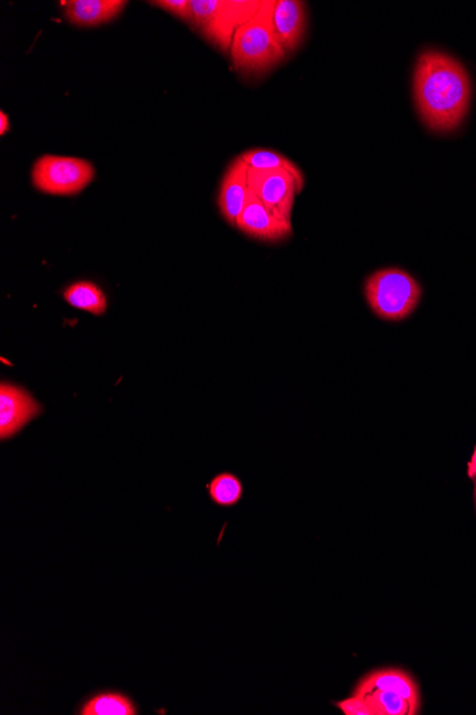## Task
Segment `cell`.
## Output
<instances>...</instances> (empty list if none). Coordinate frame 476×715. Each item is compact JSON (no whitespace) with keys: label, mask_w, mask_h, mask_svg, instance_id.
Segmentation results:
<instances>
[{"label":"cell","mask_w":476,"mask_h":715,"mask_svg":"<svg viewBox=\"0 0 476 715\" xmlns=\"http://www.w3.org/2000/svg\"><path fill=\"white\" fill-rule=\"evenodd\" d=\"M412 92L417 112L428 131L449 134L468 117L473 81L458 59L427 50L418 56Z\"/></svg>","instance_id":"6da1fadb"},{"label":"cell","mask_w":476,"mask_h":715,"mask_svg":"<svg viewBox=\"0 0 476 715\" xmlns=\"http://www.w3.org/2000/svg\"><path fill=\"white\" fill-rule=\"evenodd\" d=\"M276 0H263L256 16L235 33L230 57L239 75L259 78L287 59V52L278 41L273 13Z\"/></svg>","instance_id":"7a4b0ae2"},{"label":"cell","mask_w":476,"mask_h":715,"mask_svg":"<svg viewBox=\"0 0 476 715\" xmlns=\"http://www.w3.org/2000/svg\"><path fill=\"white\" fill-rule=\"evenodd\" d=\"M263 0H191V22L211 46L230 55L239 29L252 21Z\"/></svg>","instance_id":"3957f363"},{"label":"cell","mask_w":476,"mask_h":715,"mask_svg":"<svg viewBox=\"0 0 476 715\" xmlns=\"http://www.w3.org/2000/svg\"><path fill=\"white\" fill-rule=\"evenodd\" d=\"M422 296L420 283L402 268H383L365 282V297L378 318L401 321L412 315Z\"/></svg>","instance_id":"277c9868"},{"label":"cell","mask_w":476,"mask_h":715,"mask_svg":"<svg viewBox=\"0 0 476 715\" xmlns=\"http://www.w3.org/2000/svg\"><path fill=\"white\" fill-rule=\"evenodd\" d=\"M96 176L95 166L80 157L43 155L32 169V184L42 194L75 196Z\"/></svg>","instance_id":"5b68a950"},{"label":"cell","mask_w":476,"mask_h":715,"mask_svg":"<svg viewBox=\"0 0 476 715\" xmlns=\"http://www.w3.org/2000/svg\"><path fill=\"white\" fill-rule=\"evenodd\" d=\"M248 180L250 189L263 205L284 220L291 222L297 195L306 185L305 177H297L284 169H250Z\"/></svg>","instance_id":"8992f818"},{"label":"cell","mask_w":476,"mask_h":715,"mask_svg":"<svg viewBox=\"0 0 476 715\" xmlns=\"http://www.w3.org/2000/svg\"><path fill=\"white\" fill-rule=\"evenodd\" d=\"M43 413L40 402L21 386L2 382L0 385V439L7 441L21 433Z\"/></svg>","instance_id":"52a82bcc"},{"label":"cell","mask_w":476,"mask_h":715,"mask_svg":"<svg viewBox=\"0 0 476 715\" xmlns=\"http://www.w3.org/2000/svg\"><path fill=\"white\" fill-rule=\"evenodd\" d=\"M235 228L245 237L259 240V242L277 243L286 240L292 234V224L284 220L266 205L257 199V196L250 189L247 205L240 215Z\"/></svg>","instance_id":"ba28073f"},{"label":"cell","mask_w":476,"mask_h":715,"mask_svg":"<svg viewBox=\"0 0 476 715\" xmlns=\"http://www.w3.org/2000/svg\"><path fill=\"white\" fill-rule=\"evenodd\" d=\"M250 167L237 157L225 170L219 191V209L225 222L235 226L250 198Z\"/></svg>","instance_id":"9c48e42d"},{"label":"cell","mask_w":476,"mask_h":715,"mask_svg":"<svg viewBox=\"0 0 476 715\" xmlns=\"http://www.w3.org/2000/svg\"><path fill=\"white\" fill-rule=\"evenodd\" d=\"M274 29L284 51L296 54L307 32V8L300 0H276L273 13Z\"/></svg>","instance_id":"30bf717a"},{"label":"cell","mask_w":476,"mask_h":715,"mask_svg":"<svg viewBox=\"0 0 476 715\" xmlns=\"http://www.w3.org/2000/svg\"><path fill=\"white\" fill-rule=\"evenodd\" d=\"M392 691L408 700L416 710L417 714L421 707L420 688L417 681L412 679L407 671L398 669H381L372 671V673L364 675L358 681L357 688L354 690L355 695H367L373 691Z\"/></svg>","instance_id":"8fae6325"},{"label":"cell","mask_w":476,"mask_h":715,"mask_svg":"<svg viewBox=\"0 0 476 715\" xmlns=\"http://www.w3.org/2000/svg\"><path fill=\"white\" fill-rule=\"evenodd\" d=\"M128 4L126 0H66V2H60L66 21L78 28H96L113 22Z\"/></svg>","instance_id":"7c38bea8"},{"label":"cell","mask_w":476,"mask_h":715,"mask_svg":"<svg viewBox=\"0 0 476 715\" xmlns=\"http://www.w3.org/2000/svg\"><path fill=\"white\" fill-rule=\"evenodd\" d=\"M78 715H137V704L122 691H102L80 705Z\"/></svg>","instance_id":"4fadbf2b"},{"label":"cell","mask_w":476,"mask_h":715,"mask_svg":"<svg viewBox=\"0 0 476 715\" xmlns=\"http://www.w3.org/2000/svg\"><path fill=\"white\" fill-rule=\"evenodd\" d=\"M64 299L75 309L93 316H103L108 310V297L102 287L93 282L80 280L71 283L64 290Z\"/></svg>","instance_id":"5bb4252c"},{"label":"cell","mask_w":476,"mask_h":715,"mask_svg":"<svg viewBox=\"0 0 476 715\" xmlns=\"http://www.w3.org/2000/svg\"><path fill=\"white\" fill-rule=\"evenodd\" d=\"M240 157H242L245 165L253 170L284 169L291 172L292 175H296L297 177H305L301 170L298 169L296 163L287 160V157L281 155V153L266 151V148H252V151L242 153Z\"/></svg>","instance_id":"9a60e30c"},{"label":"cell","mask_w":476,"mask_h":715,"mask_svg":"<svg viewBox=\"0 0 476 715\" xmlns=\"http://www.w3.org/2000/svg\"><path fill=\"white\" fill-rule=\"evenodd\" d=\"M210 501L220 507H233L243 497V484L232 473H221L207 486Z\"/></svg>","instance_id":"2e32d148"},{"label":"cell","mask_w":476,"mask_h":715,"mask_svg":"<svg viewBox=\"0 0 476 715\" xmlns=\"http://www.w3.org/2000/svg\"><path fill=\"white\" fill-rule=\"evenodd\" d=\"M374 710V715H416L408 700L392 691L377 690L364 695Z\"/></svg>","instance_id":"e0dca14e"},{"label":"cell","mask_w":476,"mask_h":715,"mask_svg":"<svg viewBox=\"0 0 476 715\" xmlns=\"http://www.w3.org/2000/svg\"><path fill=\"white\" fill-rule=\"evenodd\" d=\"M148 3L155 4V7L163 9V11L173 14V16L190 25L191 0H157V2Z\"/></svg>","instance_id":"ac0fdd59"},{"label":"cell","mask_w":476,"mask_h":715,"mask_svg":"<svg viewBox=\"0 0 476 715\" xmlns=\"http://www.w3.org/2000/svg\"><path fill=\"white\" fill-rule=\"evenodd\" d=\"M335 707L340 708L345 715H374L372 705L361 695L353 694L350 698L341 700V702L335 703Z\"/></svg>","instance_id":"d6986e66"},{"label":"cell","mask_w":476,"mask_h":715,"mask_svg":"<svg viewBox=\"0 0 476 715\" xmlns=\"http://www.w3.org/2000/svg\"><path fill=\"white\" fill-rule=\"evenodd\" d=\"M9 131H11V120H9L8 114L0 112V134L4 136Z\"/></svg>","instance_id":"ffe728a7"},{"label":"cell","mask_w":476,"mask_h":715,"mask_svg":"<svg viewBox=\"0 0 476 715\" xmlns=\"http://www.w3.org/2000/svg\"><path fill=\"white\" fill-rule=\"evenodd\" d=\"M468 476L471 479H476V448L474 450L473 458H471L468 463Z\"/></svg>","instance_id":"44dd1931"},{"label":"cell","mask_w":476,"mask_h":715,"mask_svg":"<svg viewBox=\"0 0 476 715\" xmlns=\"http://www.w3.org/2000/svg\"><path fill=\"white\" fill-rule=\"evenodd\" d=\"M475 502H476V484H475Z\"/></svg>","instance_id":"7402d4cb"}]
</instances>
